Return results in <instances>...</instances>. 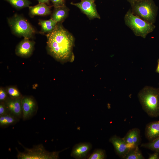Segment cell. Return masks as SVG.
<instances>
[{"label": "cell", "instance_id": "6da1fadb", "mask_svg": "<svg viewBox=\"0 0 159 159\" xmlns=\"http://www.w3.org/2000/svg\"><path fill=\"white\" fill-rule=\"evenodd\" d=\"M46 36L47 48L54 57L60 60L72 58L74 38L62 24L57 23L55 28Z\"/></svg>", "mask_w": 159, "mask_h": 159}, {"label": "cell", "instance_id": "7a4b0ae2", "mask_svg": "<svg viewBox=\"0 0 159 159\" xmlns=\"http://www.w3.org/2000/svg\"><path fill=\"white\" fill-rule=\"evenodd\" d=\"M138 97L143 109L149 116H159V88L146 86L138 93Z\"/></svg>", "mask_w": 159, "mask_h": 159}, {"label": "cell", "instance_id": "3957f363", "mask_svg": "<svg viewBox=\"0 0 159 159\" xmlns=\"http://www.w3.org/2000/svg\"><path fill=\"white\" fill-rule=\"evenodd\" d=\"M124 21L125 25L136 36L144 39L155 28L154 24L149 23L133 14L130 9L125 14Z\"/></svg>", "mask_w": 159, "mask_h": 159}, {"label": "cell", "instance_id": "277c9868", "mask_svg": "<svg viewBox=\"0 0 159 159\" xmlns=\"http://www.w3.org/2000/svg\"><path fill=\"white\" fill-rule=\"evenodd\" d=\"M130 5L134 15L149 23L155 22L158 8L153 0H140Z\"/></svg>", "mask_w": 159, "mask_h": 159}, {"label": "cell", "instance_id": "5b68a950", "mask_svg": "<svg viewBox=\"0 0 159 159\" xmlns=\"http://www.w3.org/2000/svg\"><path fill=\"white\" fill-rule=\"evenodd\" d=\"M18 142L24 149V152H21L16 148L18 159H57L59 158V153L65 150L50 152L47 150L42 144L34 145L32 148H29L25 147L20 142Z\"/></svg>", "mask_w": 159, "mask_h": 159}, {"label": "cell", "instance_id": "8992f818", "mask_svg": "<svg viewBox=\"0 0 159 159\" xmlns=\"http://www.w3.org/2000/svg\"><path fill=\"white\" fill-rule=\"evenodd\" d=\"M8 21L13 33L25 39H29L35 32L34 29L27 20L19 15L15 14L9 19Z\"/></svg>", "mask_w": 159, "mask_h": 159}, {"label": "cell", "instance_id": "52a82bcc", "mask_svg": "<svg viewBox=\"0 0 159 159\" xmlns=\"http://www.w3.org/2000/svg\"><path fill=\"white\" fill-rule=\"evenodd\" d=\"M109 141L112 144L116 154L122 158L130 150L137 147L133 144L127 143L123 138L116 135L111 137Z\"/></svg>", "mask_w": 159, "mask_h": 159}, {"label": "cell", "instance_id": "ba28073f", "mask_svg": "<svg viewBox=\"0 0 159 159\" xmlns=\"http://www.w3.org/2000/svg\"><path fill=\"white\" fill-rule=\"evenodd\" d=\"M23 120H29L35 115L37 113L38 107L35 100L32 97L25 96L21 100Z\"/></svg>", "mask_w": 159, "mask_h": 159}, {"label": "cell", "instance_id": "9c48e42d", "mask_svg": "<svg viewBox=\"0 0 159 159\" xmlns=\"http://www.w3.org/2000/svg\"><path fill=\"white\" fill-rule=\"evenodd\" d=\"M94 1L93 0H82L78 3L71 2V4L78 8L90 19H100Z\"/></svg>", "mask_w": 159, "mask_h": 159}, {"label": "cell", "instance_id": "30bf717a", "mask_svg": "<svg viewBox=\"0 0 159 159\" xmlns=\"http://www.w3.org/2000/svg\"><path fill=\"white\" fill-rule=\"evenodd\" d=\"M21 98L13 99L9 97L4 102L7 113L20 119L22 117Z\"/></svg>", "mask_w": 159, "mask_h": 159}, {"label": "cell", "instance_id": "8fae6325", "mask_svg": "<svg viewBox=\"0 0 159 159\" xmlns=\"http://www.w3.org/2000/svg\"><path fill=\"white\" fill-rule=\"evenodd\" d=\"M92 148V145L89 143H82L77 144L73 147L71 155L76 159L85 158Z\"/></svg>", "mask_w": 159, "mask_h": 159}, {"label": "cell", "instance_id": "7c38bea8", "mask_svg": "<svg viewBox=\"0 0 159 159\" xmlns=\"http://www.w3.org/2000/svg\"><path fill=\"white\" fill-rule=\"evenodd\" d=\"M34 42L29 39H25L18 45L16 49V54L20 56L27 57L32 54Z\"/></svg>", "mask_w": 159, "mask_h": 159}, {"label": "cell", "instance_id": "4fadbf2b", "mask_svg": "<svg viewBox=\"0 0 159 159\" xmlns=\"http://www.w3.org/2000/svg\"><path fill=\"white\" fill-rule=\"evenodd\" d=\"M145 135L150 141L159 137V121H155L148 124L145 127Z\"/></svg>", "mask_w": 159, "mask_h": 159}, {"label": "cell", "instance_id": "5bb4252c", "mask_svg": "<svg viewBox=\"0 0 159 159\" xmlns=\"http://www.w3.org/2000/svg\"><path fill=\"white\" fill-rule=\"evenodd\" d=\"M29 7V14L32 16L47 15L51 13L50 7L45 4L39 3L35 6Z\"/></svg>", "mask_w": 159, "mask_h": 159}, {"label": "cell", "instance_id": "9a60e30c", "mask_svg": "<svg viewBox=\"0 0 159 159\" xmlns=\"http://www.w3.org/2000/svg\"><path fill=\"white\" fill-rule=\"evenodd\" d=\"M68 12L69 9L66 6L55 7L51 18L57 23H59L67 17Z\"/></svg>", "mask_w": 159, "mask_h": 159}, {"label": "cell", "instance_id": "2e32d148", "mask_svg": "<svg viewBox=\"0 0 159 159\" xmlns=\"http://www.w3.org/2000/svg\"><path fill=\"white\" fill-rule=\"evenodd\" d=\"M39 24L41 28L40 32L43 34L48 33L52 32L57 24L51 18L47 20H39Z\"/></svg>", "mask_w": 159, "mask_h": 159}, {"label": "cell", "instance_id": "e0dca14e", "mask_svg": "<svg viewBox=\"0 0 159 159\" xmlns=\"http://www.w3.org/2000/svg\"><path fill=\"white\" fill-rule=\"evenodd\" d=\"M20 119L9 114L0 116V126L5 127L18 122Z\"/></svg>", "mask_w": 159, "mask_h": 159}, {"label": "cell", "instance_id": "ac0fdd59", "mask_svg": "<svg viewBox=\"0 0 159 159\" xmlns=\"http://www.w3.org/2000/svg\"><path fill=\"white\" fill-rule=\"evenodd\" d=\"M123 159H144L141 151L138 146L130 150Z\"/></svg>", "mask_w": 159, "mask_h": 159}, {"label": "cell", "instance_id": "d6986e66", "mask_svg": "<svg viewBox=\"0 0 159 159\" xmlns=\"http://www.w3.org/2000/svg\"><path fill=\"white\" fill-rule=\"evenodd\" d=\"M15 8L21 9L26 7H29L31 2L28 0H4Z\"/></svg>", "mask_w": 159, "mask_h": 159}, {"label": "cell", "instance_id": "ffe728a7", "mask_svg": "<svg viewBox=\"0 0 159 159\" xmlns=\"http://www.w3.org/2000/svg\"><path fill=\"white\" fill-rule=\"evenodd\" d=\"M141 147L159 153V137L148 143L142 144Z\"/></svg>", "mask_w": 159, "mask_h": 159}, {"label": "cell", "instance_id": "44dd1931", "mask_svg": "<svg viewBox=\"0 0 159 159\" xmlns=\"http://www.w3.org/2000/svg\"><path fill=\"white\" fill-rule=\"evenodd\" d=\"M106 156L105 151V150L100 149H95L90 155L87 158L89 159H104Z\"/></svg>", "mask_w": 159, "mask_h": 159}, {"label": "cell", "instance_id": "7402d4cb", "mask_svg": "<svg viewBox=\"0 0 159 159\" xmlns=\"http://www.w3.org/2000/svg\"><path fill=\"white\" fill-rule=\"evenodd\" d=\"M133 144L136 146H138L141 142L140 136V130L136 128H133L130 130Z\"/></svg>", "mask_w": 159, "mask_h": 159}, {"label": "cell", "instance_id": "603a6c76", "mask_svg": "<svg viewBox=\"0 0 159 159\" xmlns=\"http://www.w3.org/2000/svg\"><path fill=\"white\" fill-rule=\"evenodd\" d=\"M7 92L10 97L13 99L21 98V94L19 90L14 87H9L7 88Z\"/></svg>", "mask_w": 159, "mask_h": 159}, {"label": "cell", "instance_id": "cb8c5ba5", "mask_svg": "<svg viewBox=\"0 0 159 159\" xmlns=\"http://www.w3.org/2000/svg\"><path fill=\"white\" fill-rule=\"evenodd\" d=\"M54 8L63 6L65 5V0H50Z\"/></svg>", "mask_w": 159, "mask_h": 159}, {"label": "cell", "instance_id": "d4e9b609", "mask_svg": "<svg viewBox=\"0 0 159 159\" xmlns=\"http://www.w3.org/2000/svg\"><path fill=\"white\" fill-rule=\"evenodd\" d=\"M122 138L127 143L129 144H133L132 134L130 130L127 132L125 136Z\"/></svg>", "mask_w": 159, "mask_h": 159}, {"label": "cell", "instance_id": "484cf974", "mask_svg": "<svg viewBox=\"0 0 159 159\" xmlns=\"http://www.w3.org/2000/svg\"><path fill=\"white\" fill-rule=\"evenodd\" d=\"M8 94L7 92L2 88L0 89V101L4 102L9 97H8Z\"/></svg>", "mask_w": 159, "mask_h": 159}, {"label": "cell", "instance_id": "4316f807", "mask_svg": "<svg viewBox=\"0 0 159 159\" xmlns=\"http://www.w3.org/2000/svg\"><path fill=\"white\" fill-rule=\"evenodd\" d=\"M8 114L4 102L0 103V116Z\"/></svg>", "mask_w": 159, "mask_h": 159}, {"label": "cell", "instance_id": "83f0119b", "mask_svg": "<svg viewBox=\"0 0 159 159\" xmlns=\"http://www.w3.org/2000/svg\"><path fill=\"white\" fill-rule=\"evenodd\" d=\"M148 159H159V153L158 152H155L152 154H150L148 158Z\"/></svg>", "mask_w": 159, "mask_h": 159}, {"label": "cell", "instance_id": "f1b7e54d", "mask_svg": "<svg viewBox=\"0 0 159 159\" xmlns=\"http://www.w3.org/2000/svg\"><path fill=\"white\" fill-rule=\"evenodd\" d=\"M39 2V3H43L49 4L50 0H37Z\"/></svg>", "mask_w": 159, "mask_h": 159}, {"label": "cell", "instance_id": "f546056e", "mask_svg": "<svg viewBox=\"0 0 159 159\" xmlns=\"http://www.w3.org/2000/svg\"><path fill=\"white\" fill-rule=\"evenodd\" d=\"M155 72L159 73V59L157 60V65L155 70Z\"/></svg>", "mask_w": 159, "mask_h": 159}, {"label": "cell", "instance_id": "4dcf8cb0", "mask_svg": "<svg viewBox=\"0 0 159 159\" xmlns=\"http://www.w3.org/2000/svg\"><path fill=\"white\" fill-rule=\"evenodd\" d=\"M128 2H129L130 4H132L134 2L138 1L140 0H126Z\"/></svg>", "mask_w": 159, "mask_h": 159}, {"label": "cell", "instance_id": "1f68e13d", "mask_svg": "<svg viewBox=\"0 0 159 159\" xmlns=\"http://www.w3.org/2000/svg\"><path fill=\"white\" fill-rule=\"evenodd\" d=\"M94 0V1H95V0Z\"/></svg>", "mask_w": 159, "mask_h": 159}, {"label": "cell", "instance_id": "d6a6232c", "mask_svg": "<svg viewBox=\"0 0 159 159\" xmlns=\"http://www.w3.org/2000/svg\"></svg>", "mask_w": 159, "mask_h": 159}]
</instances>
